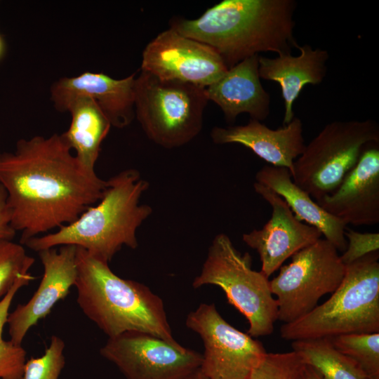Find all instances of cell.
<instances>
[{"instance_id":"6da1fadb","label":"cell","mask_w":379,"mask_h":379,"mask_svg":"<svg viewBox=\"0 0 379 379\" xmlns=\"http://www.w3.org/2000/svg\"><path fill=\"white\" fill-rule=\"evenodd\" d=\"M0 185L20 244L76 220L102 197L107 180L86 168L61 134L20 139L0 153Z\"/></svg>"},{"instance_id":"7a4b0ae2","label":"cell","mask_w":379,"mask_h":379,"mask_svg":"<svg viewBox=\"0 0 379 379\" xmlns=\"http://www.w3.org/2000/svg\"><path fill=\"white\" fill-rule=\"evenodd\" d=\"M293 0H224L196 19L175 18L171 29L213 48L232 68L261 52L290 54L294 36Z\"/></svg>"},{"instance_id":"3957f363","label":"cell","mask_w":379,"mask_h":379,"mask_svg":"<svg viewBox=\"0 0 379 379\" xmlns=\"http://www.w3.org/2000/svg\"><path fill=\"white\" fill-rule=\"evenodd\" d=\"M149 183L134 168L124 170L107 180L102 198L73 222L57 231L35 237L23 246L39 252L73 245L109 263L123 246L135 249L136 232L152 213L140 199Z\"/></svg>"},{"instance_id":"277c9868","label":"cell","mask_w":379,"mask_h":379,"mask_svg":"<svg viewBox=\"0 0 379 379\" xmlns=\"http://www.w3.org/2000/svg\"><path fill=\"white\" fill-rule=\"evenodd\" d=\"M109 263L77 247V302L109 338L126 332L148 333L179 344L168 322L161 298L145 285L123 279Z\"/></svg>"},{"instance_id":"5b68a950","label":"cell","mask_w":379,"mask_h":379,"mask_svg":"<svg viewBox=\"0 0 379 379\" xmlns=\"http://www.w3.org/2000/svg\"><path fill=\"white\" fill-rule=\"evenodd\" d=\"M379 253L345 266L339 286L324 303L295 321L284 324L287 340L332 338L379 332Z\"/></svg>"},{"instance_id":"8992f818","label":"cell","mask_w":379,"mask_h":379,"mask_svg":"<svg viewBox=\"0 0 379 379\" xmlns=\"http://www.w3.org/2000/svg\"><path fill=\"white\" fill-rule=\"evenodd\" d=\"M220 287L228 302L248 320L247 333L251 337L267 336L274 331L278 309L269 278L252 269L248 253L242 254L230 238L220 233L213 238L200 274L192 286Z\"/></svg>"},{"instance_id":"52a82bcc","label":"cell","mask_w":379,"mask_h":379,"mask_svg":"<svg viewBox=\"0 0 379 379\" xmlns=\"http://www.w3.org/2000/svg\"><path fill=\"white\" fill-rule=\"evenodd\" d=\"M208 101L204 87L142 70L135 79V117L147 137L166 149L183 146L200 133Z\"/></svg>"},{"instance_id":"ba28073f","label":"cell","mask_w":379,"mask_h":379,"mask_svg":"<svg viewBox=\"0 0 379 379\" xmlns=\"http://www.w3.org/2000/svg\"><path fill=\"white\" fill-rule=\"evenodd\" d=\"M379 143L375 121H335L305 145L293 163L291 178L315 201L333 192L371 143Z\"/></svg>"},{"instance_id":"9c48e42d","label":"cell","mask_w":379,"mask_h":379,"mask_svg":"<svg viewBox=\"0 0 379 379\" xmlns=\"http://www.w3.org/2000/svg\"><path fill=\"white\" fill-rule=\"evenodd\" d=\"M270 280L277 304V320L287 324L312 310L324 295L333 293L345 273L338 251L326 239L301 249Z\"/></svg>"},{"instance_id":"30bf717a","label":"cell","mask_w":379,"mask_h":379,"mask_svg":"<svg viewBox=\"0 0 379 379\" xmlns=\"http://www.w3.org/2000/svg\"><path fill=\"white\" fill-rule=\"evenodd\" d=\"M186 326L203 340L200 368L210 379H249L267 353L260 341L227 322L214 304H200Z\"/></svg>"},{"instance_id":"8fae6325","label":"cell","mask_w":379,"mask_h":379,"mask_svg":"<svg viewBox=\"0 0 379 379\" xmlns=\"http://www.w3.org/2000/svg\"><path fill=\"white\" fill-rule=\"evenodd\" d=\"M100 354L126 379H177L198 368L202 354L136 331L109 338Z\"/></svg>"},{"instance_id":"7c38bea8","label":"cell","mask_w":379,"mask_h":379,"mask_svg":"<svg viewBox=\"0 0 379 379\" xmlns=\"http://www.w3.org/2000/svg\"><path fill=\"white\" fill-rule=\"evenodd\" d=\"M141 70L161 79L206 88L219 80L228 68L213 48L169 28L147 44Z\"/></svg>"},{"instance_id":"4fadbf2b","label":"cell","mask_w":379,"mask_h":379,"mask_svg":"<svg viewBox=\"0 0 379 379\" xmlns=\"http://www.w3.org/2000/svg\"><path fill=\"white\" fill-rule=\"evenodd\" d=\"M253 188L271 206L272 216L261 229L244 234L242 240L257 251L260 271L269 278L288 258L321 239L322 234L316 227L297 218L286 202L272 189L257 182Z\"/></svg>"},{"instance_id":"5bb4252c","label":"cell","mask_w":379,"mask_h":379,"mask_svg":"<svg viewBox=\"0 0 379 379\" xmlns=\"http://www.w3.org/2000/svg\"><path fill=\"white\" fill-rule=\"evenodd\" d=\"M37 253L44 268L39 285L31 298L18 305L7 319L10 340L17 345H21L29 330L67 297L77 279V246L64 245Z\"/></svg>"},{"instance_id":"9a60e30c","label":"cell","mask_w":379,"mask_h":379,"mask_svg":"<svg viewBox=\"0 0 379 379\" xmlns=\"http://www.w3.org/2000/svg\"><path fill=\"white\" fill-rule=\"evenodd\" d=\"M135 74L116 79L103 73L85 72L54 82L51 88V98L60 112H67L70 104L76 100H92L112 126L123 128L135 117Z\"/></svg>"},{"instance_id":"2e32d148","label":"cell","mask_w":379,"mask_h":379,"mask_svg":"<svg viewBox=\"0 0 379 379\" xmlns=\"http://www.w3.org/2000/svg\"><path fill=\"white\" fill-rule=\"evenodd\" d=\"M346 225L379 222V143L369 144L354 168L331 194L316 201Z\"/></svg>"},{"instance_id":"e0dca14e","label":"cell","mask_w":379,"mask_h":379,"mask_svg":"<svg viewBox=\"0 0 379 379\" xmlns=\"http://www.w3.org/2000/svg\"><path fill=\"white\" fill-rule=\"evenodd\" d=\"M211 138L217 145H242L270 165L287 168L291 175L294 161L301 155L306 145L302 124L297 117L276 130L254 119L246 125L215 126L211 131Z\"/></svg>"},{"instance_id":"ac0fdd59","label":"cell","mask_w":379,"mask_h":379,"mask_svg":"<svg viewBox=\"0 0 379 379\" xmlns=\"http://www.w3.org/2000/svg\"><path fill=\"white\" fill-rule=\"evenodd\" d=\"M255 55L239 62L217 81L205 88L208 100L220 107L226 121L247 113L251 119L263 121L270 112V95L262 87Z\"/></svg>"},{"instance_id":"d6986e66","label":"cell","mask_w":379,"mask_h":379,"mask_svg":"<svg viewBox=\"0 0 379 379\" xmlns=\"http://www.w3.org/2000/svg\"><path fill=\"white\" fill-rule=\"evenodd\" d=\"M300 54L278 55L275 58L258 57L260 78L279 84L284 101L283 124H289L294 118L293 106L306 84L321 83L327 72V51L313 48L309 44L299 46Z\"/></svg>"},{"instance_id":"ffe728a7","label":"cell","mask_w":379,"mask_h":379,"mask_svg":"<svg viewBox=\"0 0 379 379\" xmlns=\"http://www.w3.org/2000/svg\"><path fill=\"white\" fill-rule=\"evenodd\" d=\"M255 180L280 196L297 218L319 230L338 251H345L347 246L345 222L324 211L305 191L296 185L287 168L264 166L256 173Z\"/></svg>"},{"instance_id":"44dd1931","label":"cell","mask_w":379,"mask_h":379,"mask_svg":"<svg viewBox=\"0 0 379 379\" xmlns=\"http://www.w3.org/2000/svg\"><path fill=\"white\" fill-rule=\"evenodd\" d=\"M67 112L72 116L71 124L61 135L70 149L74 150L78 161L88 170L95 171L101 144L112 125L98 105L90 99L74 100Z\"/></svg>"},{"instance_id":"7402d4cb","label":"cell","mask_w":379,"mask_h":379,"mask_svg":"<svg viewBox=\"0 0 379 379\" xmlns=\"http://www.w3.org/2000/svg\"><path fill=\"white\" fill-rule=\"evenodd\" d=\"M291 347L323 379H371L354 361L335 349L329 338L294 340Z\"/></svg>"},{"instance_id":"603a6c76","label":"cell","mask_w":379,"mask_h":379,"mask_svg":"<svg viewBox=\"0 0 379 379\" xmlns=\"http://www.w3.org/2000/svg\"><path fill=\"white\" fill-rule=\"evenodd\" d=\"M34 279L31 274L22 277L0 301V379H22L27 352L21 345L4 340L3 331L16 293Z\"/></svg>"},{"instance_id":"cb8c5ba5","label":"cell","mask_w":379,"mask_h":379,"mask_svg":"<svg viewBox=\"0 0 379 379\" xmlns=\"http://www.w3.org/2000/svg\"><path fill=\"white\" fill-rule=\"evenodd\" d=\"M329 338L335 349L354 361L371 379H379V332Z\"/></svg>"},{"instance_id":"d4e9b609","label":"cell","mask_w":379,"mask_h":379,"mask_svg":"<svg viewBox=\"0 0 379 379\" xmlns=\"http://www.w3.org/2000/svg\"><path fill=\"white\" fill-rule=\"evenodd\" d=\"M34 258L24 246L13 240L0 241V301L22 277L29 274Z\"/></svg>"},{"instance_id":"484cf974","label":"cell","mask_w":379,"mask_h":379,"mask_svg":"<svg viewBox=\"0 0 379 379\" xmlns=\"http://www.w3.org/2000/svg\"><path fill=\"white\" fill-rule=\"evenodd\" d=\"M306 366L301 356L293 350L267 352L249 379H305Z\"/></svg>"},{"instance_id":"4316f807","label":"cell","mask_w":379,"mask_h":379,"mask_svg":"<svg viewBox=\"0 0 379 379\" xmlns=\"http://www.w3.org/2000/svg\"><path fill=\"white\" fill-rule=\"evenodd\" d=\"M65 344L57 335H52L44 354L26 361L22 379H59L65 366Z\"/></svg>"},{"instance_id":"83f0119b","label":"cell","mask_w":379,"mask_h":379,"mask_svg":"<svg viewBox=\"0 0 379 379\" xmlns=\"http://www.w3.org/2000/svg\"><path fill=\"white\" fill-rule=\"evenodd\" d=\"M345 237L347 246L340 258L345 266L369 253L378 251V232H359L346 227Z\"/></svg>"},{"instance_id":"f1b7e54d","label":"cell","mask_w":379,"mask_h":379,"mask_svg":"<svg viewBox=\"0 0 379 379\" xmlns=\"http://www.w3.org/2000/svg\"><path fill=\"white\" fill-rule=\"evenodd\" d=\"M6 194L4 189L0 187V241L13 240L16 231L11 227L10 213L6 205Z\"/></svg>"},{"instance_id":"f546056e","label":"cell","mask_w":379,"mask_h":379,"mask_svg":"<svg viewBox=\"0 0 379 379\" xmlns=\"http://www.w3.org/2000/svg\"><path fill=\"white\" fill-rule=\"evenodd\" d=\"M177 379H210L201 369L198 368Z\"/></svg>"},{"instance_id":"4dcf8cb0","label":"cell","mask_w":379,"mask_h":379,"mask_svg":"<svg viewBox=\"0 0 379 379\" xmlns=\"http://www.w3.org/2000/svg\"><path fill=\"white\" fill-rule=\"evenodd\" d=\"M305 379H323V378L310 366H306Z\"/></svg>"},{"instance_id":"1f68e13d","label":"cell","mask_w":379,"mask_h":379,"mask_svg":"<svg viewBox=\"0 0 379 379\" xmlns=\"http://www.w3.org/2000/svg\"><path fill=\"white\" fill-rule=\"evenodd\" d=\"M4 49H5L4 42L1 36L0 35V59L2 58L4 53Z\"/></svg>"},{"instance_id":"d6a6232c","label":"cell","mask_w":379,"mask_h":379,"mask_svg":"<svg viewBox=\"0 0 379 379\" xmlns=\"http://www.w3.org/2000/svg\"><path fill=\"white\" fill-rule=\"evenodd\" d=\"M0 187H1V185H0Z\"/></svg>"}]
</instances>
